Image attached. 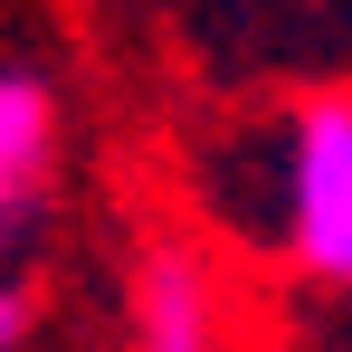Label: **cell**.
<instances>
[{
  "mask_svg": "<svg viewBox=\"0 0 352 352\" xmlns=\"http://www.w3.org/2000/svg\"><path fill=\"white\" fill-rule=\"evenodd\" d=\"M29 324H38V295L19 286V276H0V352L29 343Z\"/></svg>",
  "mask_w": 352,
  "mask_h": 352,
  "instance_id": "4",
  "label": "cell"
},
{
  "mask_svg": "<svg viewBox=\"0 0 352 352\" xmlns=\"http://www.w3.org/2000/svg\"><path fill=\"white\" fill-rule=\"evenodd\" d=\"M286 238L295 257L324 276V286H352V105L324 96L295 115L286 143Z\"/></svg>",
  "mask_w": 352,
  "mask_h": 352,
  "instance_id": "1",
  "label": "cell"
},
{
  "mask_svg": "<svg viewBox=\"0 0 352 352\" xmlns=\"http://www.w3.org/2000/svg\"><path fill=\"white\" fill-rule=\"evenodd\" d=\"M219 324H210V286L181 248H153L143 257V286H133V352H210Z\"/></svg>",
  "mask_w": 352,
  "mask_h": 352,
  "instance_id": "2",
  "label": "cell"
},
{
  "mask_svg": "<svg viewBox=\"0 0 352 352\" xmlns=\"http://www.w3.org/2000/svg\"><path fill=\"white\" fill-rule=\"evenodd\" d=\"M48 86L38 76H0V248L19 238V219L38 210V181H48Z\"/></svg>",
  "mask_w": 352,
  "mask_h": 352,
  "instance_id": "3",
  "label": "cell"
}]
</instances>
